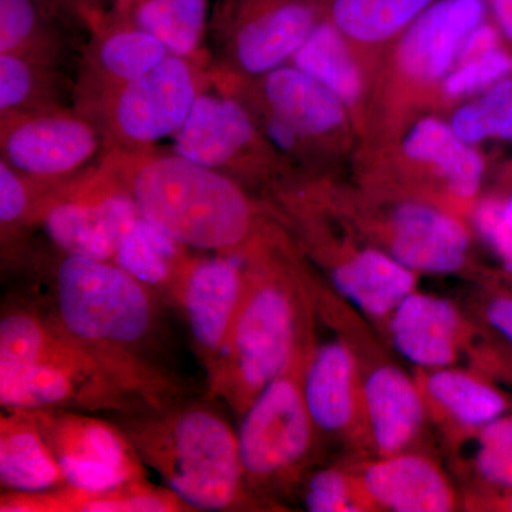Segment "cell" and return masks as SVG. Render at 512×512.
I'll return each mask as SVG.
<instances>
[{"label": "cell", "instance_id": "1", "mask_svg": "<svg viewBox=\"0 0 512 512\" xmlns=\"http://www.w3.org/2000/svg\"><path fill=\"white\" fill-rule=\"evenodd\" d=\"M47 322L99 363L114 382L150 407L188 396L158 359V296L113 261L64 254L47 259Z\"/></svg>", "mask_w": 512, "mask_h": 512}, {"label": "cell", "instance_id": "2", "mask_svg": "<svg viewBox=\"0 0 512 512\" xmlns=\"http://www.w3.org/2000/svg\"><path fill=\"white\" fill-rule=\"evenodd\" d=\"M266 232L242 254L244 289L231 328L208 370V396L241 417L258 394L312 345L311 293Z\"/></svg>", "mask_w": 512, "mask_h": 512}, {"label": "cell", "instance_id": "3", "mask_svg": "<svg viewBox=\"0 0 512 512\" xmlns=\"http://www.w3.org/2000/svg\"><path fill=\"white\" fill-rule=\"evenodd\" d=\"M99 174L188 249L242 255L265 229L247 188L174 151H111Z\"/></svg>", "mask_w": 512, "mask_h": 512}, {"label": "cell", "instance_id": "4", "mask_svg": "<svg viewBox=\"0 0 512 512\" xmlns=\"http://www.w3.org/2000/svg\"><path fill=\"white\" fill-rule=\"evenodd\" d=\"M111 420L192 510H269L245 483L238 433L211 403L187 396Z\"/></svg>", "mask_w": 512, "mask_h": 512}, {"label": "cell", "instance_id": "5", "mask_svg": "<svg viewBox=\"0 0 512 512\" xmlns=\"http://www.w3.org/2000/svg\"><path fill=\"white\" fill-rule=\"evenodd\" d=\"M313 348L312 343L299 350L285 372L239 417L245 483L269 510L278 508L279 500L298 494L318 457L320 437L303 394V376Z\"/></svg>", "mask_w": 512, "mask_h": 512}, {"label": "cell", "instance_id": "6", "mask_svg": "<svg viewBox=\"0 0 512 512\" xmlns=\"http://www.w3.org/2000/svg\"><path fill=\"white\" fill-rule=\"evenodd\" d=\"M328 0H217L210 70L252 79L285 66L326 18Z\"/></svg>", "mask_w": 512, "mask_h": 512}, {"label": "cell", "instance_id": "7", "mask_svg": "<svg viewBox=\"0 0 512 512\" xmlns=\"http://www.w3.org/2000/svg\"><path fill=\"white\" fill-rule=\"evenodd\" d=\"M110 153L99 124L74 106L0 116V161L37 183L56 188L86 183Z\"/></svg>", "mask_w": 512, "mask_h": 512}, {"label": "cell", "instance_id": "8", "mask_svg": "<svg viewBox=\"0 0 512 512\" xmlns=\"http://www.w3.org/2000/svg\"><path fill=\"white\" fill-rule=\"evenodd\" d=\"M210 86V66L170 55L111 94L89 117L106 134L111 151L150 150L180 130L195 101Z\"/></svg>", "mask_w": 512, "mask_h": 512}, {"label": "cell", "instance_id": "9", "mask_svg": "<svg viewBox=\"0 0 512 512\" xmlns=\"http://www.w3.org/2000/svg\"><path fill=\"white\" fill-rule=\"evenodd\" d=\"M0 404L5 410L63 409L110 416L150 407L127 393L99 363L52 325L35 365L0 384Z\"/></svg>", "mask_w": 512, "mask_h": 512}, {"label": "cell", "instance_id": "10", "mask_svg": "<svg viewBox=\"0 0 512 512\" xmlns=\"http://www.w3.org/2000/svg\"><path fill=\"white\" fill-rule=\"evenodd\" d=\"M171 138L174 153L227 175L247 190L274 170L279 154L249 111L212 83Z\"/></svg>", "mask_w": 512, "mask_h": 512}, {"label": "cell", "instance_id": "11", "mask_svg": "<svg viewBox=\"0 0 512 512\" xmlns=\"http://www.w3.org/2000/svg\"><path fill=\"white\" fill-rule=\"evenodd\" d=\"M67 484L86 490H104L146 480V464L113 420L77 410H29Z\"/></svg>", "mask_w": 512, "mask_h": 512}, {"label": "cell", "instance_id": "12", "mask_svg": "<svg viewBox=\"0 0 512 512\" xmlns=\"http://www.w3.org/2000/svg\"><path fill=\"white\" fill-rule=\"evenodd\" d=\"M156 36L110 10L87 22V40L74 76L73 106L89 116L111 94L170 56Z\"/></svg>", "mask_w": 512, "mask_h": 512}, {"label": "cell", "instance_id": "13", "mask_svg": "<svg viewBox=\"0 0 512 512\" xmlns=\"http://www.w3.org/2000/svg\"><path fill=\"white\" fill-rule=\"evenodd\" d=\"M140 217L133 202L99 174L60 191L39 227L64 254L113 261L121 235Z\"/></svg>", "mask_w": 512, "mask_h": 512}, {"label": "cell", "instance_id": "14", "mask_svg": "<svg viewBox=\"0 0 512 512\" xmlns=\"http://www.w3.org/2000/svg\"><path fill=\"white\" fill-rule=\"evenodd\" d=\"M244 289L241 255L190 256L171 302L183 313L192 350L205 373L220 355Z\"/></svg>", "mask_w": 512, "mask_h": 512}, {"label": "cell", "instance_id": "15", "mask_svg": "<svg viewBox=\"0 0 512 512\" xmlns=\"http://www.w3.org/2000/svg\"><path fill=\"white\" fill-rule=\"evenodd\" d=\"M303 394L319 437L369 448L359 359L346 340L313 348L303 376Z\"/></svg>", "mask_w": 512, "mask_h": 512}, {"label": "cell", "instance_id": "16", "mask_svg": "<svg viewBox=\"0 0 512 512\" xmlns=\"http://www.w3.org/2000/svg\"><path fill=\"white\" fill-rule=\"evenodd\" d=\"M370 511L450 512L458 495L436 461L423 454L377 457L353 470Z\"/></svg>", "mask_w": 512, "mask_h": 512}, {"label": "cell", "instance_id": "17", "mask_svg": "<svg viewBox=\"0 0 512 512\" xmlns=\"http://www.w3.org/2000/svg\"><path fill=\"white\" fill-rule=\"evenodd\" d=\"M393 349L417 369L453 366L474 330L453 302L412 292L386 320Z\"/></svg>", "mask_w": 512, "mask_h": 512}, {"label": "cell", "instance_id": "18", "mask_svg": "<svg viewBox=\"0 0 512 512\" xmlns=\"http://www.w3.org/2000/svg\"><path fill=\"white\" fill-rule=\"evenodd\" d=\"M389 254L414 272L456 274L466 265L470 232L454 215L421 204L404 202L387 220Z\"/></svg>", "mask_w": 512, "mask_h": 512}, {"label": "cell", "instance_id": "19", "mask_svg": "<svg viewBox=\"0 0 512 512\" xmlns=\"http://www.w3.org/2000/svg\"><path fill=\"white\" fill-rule=\"evenodd\" d=\"M490 15L487 0H436L402 33L397 59L419 82L446 79L471 30Z\"/></svg>", "mask_w": 512, "mask_h": 512}, {"label": "cell", "instance_id": "20", "mask_svg": "<svg viewBox=\"0 0 512 512\" xmlns=\"http://www.w3.org/2000/svg\"><path fill=\"white\" fill-rule=\"evenodd\" d=\"M427 414L451 437L467 440L491 421L512 412V396L484 372L439 367L417 369Z\"/></svg>", "mask_w": 512, "mask_h": 512}, {"label": "cell", "instance_id": "21", "mask_svg": "<svg viewBox=\"0 0 512 512\" xmlns=\"http://www.w3.org/2000/svg\"><path fill=\"white\" fill-rule=\"evenodd\" d=\"M362 402L367 443L377 457L407 451L429 416L416 377L389 362L362 376Z\"/></svg>", "mask_w": 512, "mask_h": 512}, {"label": "cell", "instance_id": "22", "mask_svg": "<svg viewBox=\"0 0 512 512\" xmlns=\"http://www.w3.org/2000/svg\"><path fill=\"white\" fill-rule=\"evenodd\" d=\"M86 40L84 26L45 0H0V53L67 67L79 63Z\"/></svg>", "mask_w": 512, "mask_h": 512}, {"label": "cell", "instance_id": "23", "mask_svg": "<svg viewBox=\"0 0 512 512\" xmlns=\"http://www.w3.org/2000/svg\"><path fill=\"white\" fill-rule=\"evenodd\" d=\"M2 512H187L194 511L170 488L154 487L147 480L104 490H86L66 484L39 493L6 491Z\"/></svg>", "mask_w": 512, "mask_h": 512}, {"label": "cell", "instance_id": "24", "mask_svg": "<svg viewBox=\"0 0 512 512\" xmlns=\"http://www.w3.org/2000/svg\"><path fill=\"white\" fill-rule=\"evenodd\" d=\"M328 269L335 291L379 322H386L394 308L416 291L417 272L380 249H356L338 256Z\"/></svg>", "mask_w": 512, "mask_h": 512}, {"label": "cell", "instance_id": "25", "mask_svg": "<svg viewBox=\"0 0 512 512\" xmlns=\"http://www.w3.org/2000/svg\"><path fill=\"white\" fill-rule=\"evenodd\" d=\"M0 483L15 493H39L67 484L29 410H6L0 417Z\"/></svg>", "mask_w": 512, "mask_h": 512}, {"label": "cell", "instance_id": "26", "mask_svg": "<svg viewBox=\"0 0 512 512\" xmlns=\"http://www.w3.org/2000/svg\"><path fill=\"white\" fill-rule=\"evenodd\" d=\"M110 12L156 36L171 55L210 66L208 0H119Z\"/></svg>", "mask_w": 512, "mask_h": 512}, {"label": "cell", "instance_id": "27", "mask_svg": "<svg viewBox=\"0 0 512 512\" xmlns=\"http://www.w3.org/2000/svg\"><path fill=\"white\" fill-rule=\"evenodd\" d=\"M403 151L410 160L436 168L454 197L467 201L480 191L483 157L450 124L433 117L417 121L404 138Z\"/></svg>", "mask_w": 512, "mask_h": 512}, {"label": "cell", "instance_id": "28", "mask_svg": "<svg viewBox=\"0 0 512 512\" xmlns=\"http://www.w3.org/2000/svg\"><path fill=\"white\" fill-rule=\"evenodd\" d=\"M190 256L188 248L140 215L121 235L113 262L158 298L171 302L178 276Z\"/></svg>", "mask_w": 512, "mask_h": 512}, {"label": "cell", "instance_id": "29", "mask_svg": "<svg viewBox=\"0 0 512 512\" xmlns=\"http://www.w3.org/2000/svg\"><path fill=\"white\" fill-rule=\"evenodd\" d=\"M66 67L0 53V116L73 106Z\"/></svg>", "mask_w": 512, "mask_h": 512}, {"label": "cell", "instance_id": "30", "mask_svg": "<svg viewBox=\"0 0 512 512\" xmlns=\"http://www.w3.org/2000/svg\"><path fill=\"white\" fill-rule=\"evenodd\" d=\"M292 64L325 86L348 106L359 100L362 73L349 50V39L329 19L316 26Z\"/></svg>", "mask_w": 512, "mask_h": 512}, {"label": "cell", "instance_id": "31", "mask_svg": "<svg viewBox=\"0 0 512 512\" xmlns=\"http://www.w3.org/2000/svg\"><path fill=\"white\" fill-rule=\"evenodd\" d=\"M434 2L436 0H328L326 19L352 42L377 45L402 35Z\"/></svg>", "mask_w": 512, "mask_h": 512}, {"label": "cell", "instance_id": "32", "mask_svg": "<svg viewBox=\"0 0 512 512\" xmlns=\"http://www.w3.org/2000/svg\"><path fill=\"white\" fill-rule=\"evenodd\" d=\"M64 188L50 187L16 173L0 161V232L3 256H18L22 238L39 227L53 198Z\"/></svg>", "mask_w": 512, "mask_h": 512}, {"label": "cell", "instance_id": "33", "mask_svg": "<svg viewBox=\"0 0 512 512\" xmlns=\"http://www.w3.org/2000/svg\"><path fill=\"white\" fill-rule=\"evenodd\" d=\"M450 126L471 146L490 138L512 141V76L456 110Z\"/></svg>", "mask_w": 512, "mask_h": 512}, {"label": "cell", "instance_id": "34", "mask_svg": "<svg viewBox=\"0 0 512 512\" xmlns=\"http://www.w3.org/2000/svg\"><path fill=\"white\" fill-rule=\"evenodd\" d=\"M298 495L311 512L370 511L353 471L338 466L309 471Z\"/></svg>", "mask_w": 512, "mask_h": 512}, {"label": "cell", "instance_id": "35", "mask_svg": "<svg viewBox=\"0 0 512 512\" xmlns=\"http://www.w3.org/2000/svg\"><path fill=\"white\" fill-rule=\"evenodd\" d=\"M470 439L476 441L471 466L478 484L512 487V412L491 421Z\"/></svg>", "mask_w": 512, "mask_h": 512}, {"label": "cell", "instance_id": "36", "mask_svg": "<svg viewBox=\"0 0 512 512\" xmlns=\"http://www.w3.org/2000/svg\"><path fill=\"white\" fill-rule=\"evenodd\" d=\"M512 76V53L497 47L467 62L458 64L456 70L444 79V93L450 97L487 90L493 84Z\"/></svg>", "mask_w": 512, "mask_h": 512}, {"label": "cell", "instance_id": "37", "mask_svg": "<svg viewBox=\"0 0 512 512\" xmlns=\"http://www.w3.org/2000/svg\"><path fill=\"white\" fill-rule=\"evenodd\" d=\"M474 224L512 276V227L501 218L497 198H488L477 205Z\"/></svg>", "mask_w": 512, "mask_h": 512}, {"label": "cell", "instance_id": "38", "mask_svg": "<svg viewBox=\"0 0 512 512\" xmlns=\"http://www.w3.org/2000/svg\"><path fill=\"white\" fill-rule=\"evenodd\" d=\"M483 318L495 336L512 348V291L494 288L485 298Z\"/></svg>", "mask_w": 512, "mask_h": 512}, {"label": "cell", "instance_id": "39", "mask_svg": "<svg viewBox=\"0 0 512 512\" xmlns=\"http://www.w3.org/2000/svg\"><path fill=\"white\" fill-rule=\"evenodd\" d=\"M474 357L481 372L512 386V348L507 343L500 339L484 343L476 348Z\"/></svg>", "mask_w": 512, "mask_h": 512}, {"label": "cell", "instance_id": "40", "mask_svg": "<svg viewBox=\"0 0 512 512\" xmlns=\"http://www.w3.org/2000/svg\"><path fill=\"white\" fill-rule=\"evenodd\" d=\"M501 36L503 35H501L497 25L494 22L485 20L480 26H477L476 29L468 33L463 45H461L457 60H460V63H464L467 60L474 59V57L485 55V53L497 49V47L501 46Z\"/></svg>", "mask_w": 512, "mask_h": 512}, {"label": "cell", "instance_id": "41", "mask_svg": "<svg viewBox=\"0 0 512 512\" xmlns=\"http://www.w3.org/2000/svg\"><path fill=\"white\" fill-rule=\"evenodd\" d=\"M467 510L512 512V487L480 485L466 497Z\"/></svg>", "mask_w": 512, "mask_h": 512}, {"label": "cell", "instance_id": "42", "mask_svg": "<svg viewBox=\"0 0 512 512\" xmlns=\"http://www.w3.org/2000/svg\"><path fill=\"white\" fill-rule=\"evenodd\" d=\"M45 2L56 9L60 15L87 29V22L90 19L107 12L119 0H45Z\"/></svg>", "mask_w": 512, "mask_h": 512}, {"label": "cell", "instance_id": "43", "mask_svg": "<svg viewBox=\"0 0 512 512\" xmlns=\"http://www.w3.org/2000/svg\"><path fill=\"white\" fill-rule=\"evenodd\" d=\"M490 13L501 35L512 43V0H487Z\"/></svg>", "mask_w": 512, "mask_h": 512}, {"label": "cell", "instance_id": "44", "mask_svg": "<svg viewBox=\"0 0 512 512\" xmlns=\"http://www.w3.org/2000/svg\"><path fill=\"white\" fill-rule=\"evenodd\" d=\"M500 202V215L505 224L512 227V195L507 200H498Z\"/></svg>", "mask_w": 512, "mask_h": 512}]
</instances>
